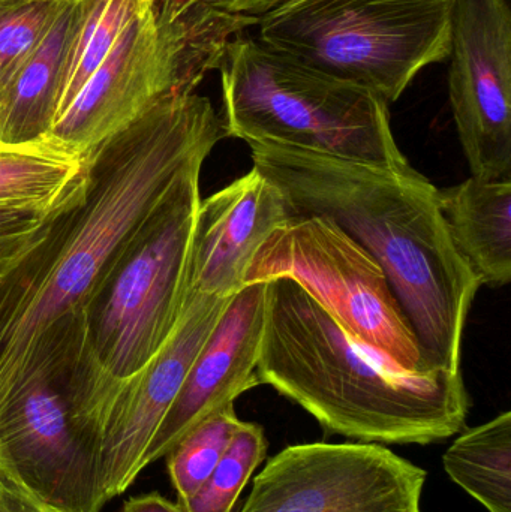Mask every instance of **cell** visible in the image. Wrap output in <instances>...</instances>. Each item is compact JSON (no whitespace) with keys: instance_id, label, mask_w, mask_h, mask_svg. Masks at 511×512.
Masks as SVG:
<instances>
[{"instance_id":"603a6c76","label":"cell","mask_w":511,"mask_h":512,"mask_svg":"<svg viewBox=\"0 0 511 512\" xmlns=\"http://www.w3.org/2000/svg\"><path fill=\"white\" fill-rule=\"evenodd\" d=\"M203 2L228 14L258 18L290 0H203Z\"/></svg>"},{"instance_id":"5bb4252c","label":"cell","mask_w":511,"mask_h":512,"mask_svg":"<svg viewBox=\"0 0 511 512\" xmlns=\"http://www.w3.org/2000/svg\"><path fill=\"white\" fill-rule=\"evenodd\" d=\"M83 14V0H72L35 53L0 87V143L24 146L47 140Z\"/></svg>"},{"instance_id":"44dd1931","label":"cell","mask_w":511,"mask_h":512,"mask_svg":"<svg viewBox=\"0 0 511 512\" xmlns=\"http://www.w3.org/2000/svg\"><path fill=\"white\" fill-rule=\"evenodd\" d=\"M71 206L57 212L0 209V286L47 239L57 218Z\"/></svg>"},{"instance_id":"e0dca14e","label":"cell","mask_w":511,"mask_h":512,"mask_svg":"<svg viewBox=\"0 0 511 512\" xmlns=\"http://www.w3.org/2000/svg\"><path fill=\"white\" fill-rule=\"evenodd\" d=\"M459 433L444 471L488 512H511V412Z\"/></svg>"},{"instance_id":"277c9868","label":"cell","mask_w":511,"mask_h":512,"mask_svg":"<svg viewBox=\"0 0 511 512\" xmlns=\"http://www.w3.org/2000/svg\"><path fill=\"white\" fill-rule=\"evenodd\" d=\"M218 71L227 137L381 167L410 165L396 143L389 105L363 87L315 71L243 35L228 42Z\"/></svg>"},{"instance_id":"9c48e42d","label":"cell","mask_w":511,"mask_h":512,"mask_svg":"<svg viewBox=\"0 0 511 512\" xmlns=\"http://www.w3.org/2000/svg\"><path fill=\"white\" fill-rule=\"evenodd\" d=\"M426 480L384 445H290L254 478L239 512H422Z\"/></svg>"},{"instance_id":"d4e9b609","label":"cell","mask_w":511,"mask_h":512,"mask_svg":"<svg viewBox=\"0 0 511 512\" xmlns=\"http://www.w3.org/2000/svg\"><path fill=\"white\" fill-rule=\"evenodd\" d=\"M0 146H3V144H2V143H0Z\"/></svg>"},{"instance_id":"7a4b0ae2","label":"cell","mask_w":511,"mask_h":512,"mask_svg":"<svg viewBox=\"0 0 511 512\" xmlns=\"http://www.w3.org/2000/svg\"><path fill=\"white\" fill-rule=\"evenodd\" d=\"M254 168L291 215L320 216L356 240L386 273L431 363L461 370L465 325L480 280L456 251L428 177L276 143H249Z\"/></svg>"},{"instance_id":"5b68a950","label":"cell","mask_w":511,"mask_h":512,"mask_svg":"<svg viewBox=\"0 0 511 512\" xmlns=\"http://www.w3.org/2000/svg\"><path fill=\"white\" fill-rule=\"evenodd\" d=\"M257 24L203 0H156L123 30L48 137L89 155L159 99L194 93L218 71L228 42Z\"/></svg>"},{"instance_id":"cb8c5ba5","label":"cell","mask_w":511,"mask_h":512,"mask_svg":"<svg viewBox=\"0 0 511 512\" xmlns=\"http://www.w3.org/2000/svg\"><path fill=\"white\" fill-rule=\"evenodd\" d=\"M122 512H186L179 502H171L159 493L134 496L123 504Z\"/></svg>"},{"instance_id":"30bf717a","label":"cell","mask_w":511,"mask_h":512,"mask_svg":"<svg viewBox=\"0 0 511 512\" xmlns=\"http://www.w3.org/2000/svg\"><path fill=\"white\" fill-rule=\"evenodd\" d=\"M449 98L471 176L511 179V11L507 0H455Z\"/></svg>"},{"instance_id":"3957f363","label":"cell","mask_w":511,"mask_h":512,"mask_svg":"<svg viewBox=\"0 0 511 512\" xmlns=\"http://www.w3.org/2000/svg\"><path fill=\"white\" fill-rule=\"evenodd\" d=\"M257 376L326 435L354 442L437 444L462 432L470 414L462 370L404 369L284 277L267 282Z\"/></svg>"},{"instance_id":"ffe728a7","label":"cell","mask_w":511,"mask_h":512,"mask_svg":"<svg viewBox=\"0 0 511 512\" xmlns=\"http://www.w3.org/2000/svg\"><path fill=\"white\" fill-rule=\"evenodd\" d=\"M72 0H0V87L35 53Z\"/></svg>"},{"instance_id":"2e32d148","label":"cell","mask_w":511,"mask_h":512,"mask_svg":"<svg viewBox=\"0 0 511 512\" xmlns=\"http://www.w3.org/2000/svg\"><path fill=\"white\" fill-rule=\"evenodd\" d=\"M89 155L53 138L0 146V209L57 212L86 192Z\"/></svg>"},{"instance_id":"4fadbf2b","label":"cell","mask_w":511,"mask_h":512,"mask_svg":"<svg viewBox=\"0 0 511 512\" xmlns=\"http://www.w3.org/2000/svg\"><path fill=\"white\" fill-rule=\"evenodd\" d=\"M293 218L281 189L260 171H249L221 191L201 198L192 237L189 289L231 297L245 286L246 271L276 228Z\"/></svg>"},{"instance_id":"6da1fadb","label":"cell","mask_w":511,"mask_h":512,"mask_svg":"<svg viewBox=\"0 0 511 512\" xmlns=\"http://www.w3.org/2000/svg\"><path fill=\"white\" fill-rule=\"evenodd\" d=\"M225 137L209 98L182 93L159 99L89 153L84 197L0 286V393L20 378L42 334L86 316L117 255Z\"/></svg>"},{"instance_id":"8992f818","label":"cell","mask_w":511,"mask_h":512,"mask_svg":"<svg viewBox=\"0 0 511 512\" xmlns=\"http://www.w3.org/2000/svg\"><path fill=\"white\" fill-rule=\"evenodd\" d=\"M455 0H290L258 17V41L387 105L446 62Z\"/></svg>"},{"instance_id":"7c38bea8","label":"cell","mask_w":511,"mask_h":512,"mask_svg":"<svg viewBox=\"0 0 511 512\" xmlns=\"http://www.w3.org/2000/svg\"><path fill=\"white\" fill-rule=\"evenodd\" d=\"M267 282L248 283L225 306L198 352L170 411L141 459V472L164 459L198 423L258 387Z\"/></svg>"},{"instance_id":"ac0fdd59","label":"cell","mask_w":511,"mask_h":512,"mask_svg":"<svg viewBox=\"0 0 511 512\" xmlns=\"http://www.w3.org/2000/svg\"><path fill=\"white\" fill-rule=\"evenodd\" d=\"M242 420L233 405L219 409L189 430L165 456L177 502L191 498L227 453Z\"/></svg>"},{"instance_id":"52a82bcc","label":"cell","mask_w":511,"mask_h":512,"mask_svg":"<svg viewBox=\"0 0 511 512\" xmlns=\"http://www.w3.org/2000/svg\"><path fill=\"white\" fill-rule=\"evenodd\" d=\"M203 165L183 174L87 301V357L116 384L137 376L164 348L182 318Z\"/></svg>"},{"instance_id":"d6986e66","label":"cell","mask_w":511,"mask_h":512,"mask_svg":"<svg viewBox=\"0 0 511 512\" xmlns=\"http://www.w3.org/2000/svg\"><path fill=\"white\" fill-rule=\"evenodd\" d=\"M266 433L260 424L242 421L227 453L203 486L185 502L186 512H233L240 493L245 490L258 466L266 460Z\"/></svg>"},{"instance_id":"8fae6325","label":"cell","mask_w":511,"mask_h":512,"mask_svg":"<svg viewBox=\"0 0 511 512\" xmlns=\"http://www.w3.org/2000/svg\"><path fill=\"white\" fill-rule=\"evenodd\" d=\"M231 297L189 289L182 318L164 348L120 388L102 436V487L107 501L125 493L141 474L144 451Z\"/></svg>"},{"instance_id":"9a60e30c","label":"cell","mask_w":511,"mask_h":512,"mask_svg":"<svg viewBox=\"0 0 511 512\" xmlns=\"http://www.w3.org/2000/svg\"><path fill=\"white\" fill-rule=\"evenodd\" d=\"M441 213L456 251L482 285L511 280V179L471 176L438 189Z\"/></svg>"},{"instance_id":"7402d4cb","label":"cell","mask_w":511,"mask_h":512,"mask_svg":"<svg viewBox=\"0 0 511 512\" xmlns=\"http://www.w3.org/2000/svg\"><path fill=\"white\" fill-rule=\"evenodd\" d=\"M0 512H54L0 477Z\"/></svg>"},{"instance_id":"ba28073f","label":"cell","mask_w":511,"mask_h":512,"mask_svg":"<svg viewBox=\"0 0 511 512\" xmlns=\"http://www.w3.org/2000/svg\"><path fill=\"white\" fill-rule=\"evenodd\" d=\"M281 277L293 280L348 333L404 369H440L423 351L383 268L329 219L296 216L276 228L252 258L245 285Z\"/></svg>"}]
</instances>
